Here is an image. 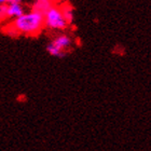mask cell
<instances>
[{"mask_svg":"<svg viewBox=\"0 0 151 151\" xmlns=\"http://www.w3.org/2000/svg\"><path fill=\"white\" fill-rule=\"evenodd\" d=\"M17 32L24 35L36 36L41 32L44 25V16L35 12L24 13L11 23Z\"/></svg>","mask_w":151,"mask_h":151,"instance_id":"1","label":"cell"},{"mask_svg":"<svg viewBox=\"0 0 151 151\" xmlns=\"http://www.w3.org/2000/svg\"><path fill=\"white\" fill-rule=\"evenodd\" d=\"M44 24L53 29H64L67 26L60 11V6L52 4L47 12L44 14Z\"/></svg>","mask_w":151,"mask_h":151,"instance_id":"2","label":"cell"},{"mask_svg":"<svg viewBox=\"0 0 151 151\" xmlns=\"http://www.w3.org/2000/svg\"><path fill=\"white\" fill-rule=\"evenodd\" d=\"M6 4L8 6V9H6L8 19L10 17L17 19L24 14V10H23L19 0H9V1H6Z\"/></svg>","mask_w":151,"mask_h":151,"instance_id":"3","label":"cell"},{"mask_svg":"<svg viewBox=\"0 0 151 151\" xmlns=\"http://www.w3.org/2000/svg\"><path fill=\"white\" fill-rule=\"evenodd\" d=\"M51 6H52V2L49 0H38L34 3L32 12L38 13V14L44 16V14L47 12V10L50 9Z\"/></svg>","mask_w":151,"mask_h":151,"instance_id":"4","label":"cell"},{"mask_svg":"<svg viewBox=\"0 0 151 151\" xmlns=\"http://www.w3.org/2000/svg\"><path fill=\"white\" fill-rule=\"evenodd\" d=\"M60 11H62V15H63L66 24H70V23H73V6H70V4H68V3H66V4H64V6H60Z\"/></svg>","mask_w":151,"mask_h":151,"instance_id":"5","label":"cell"},{"mask_svg":"<svg viewBox=\"0 0 151 151\" xmlns=\"http://www.w3.org/2000/svg\"><path fill=\"white\" fill-rule=\"evenodd\" d=\"M52 43H53L54 47H57L58 50L63 52L64 49H66V47L70 44V39L67 37V36H60L57 39L52 41Z\"/></svg>","mask_w":151,"mask_h":151,"instance_id":"6","label":"cell"},{"mask_svg":"<svg viewBox=\"0 0 151 151\" xmlns=\"http://www.w3.org/2000/svg\"><path fill=\"white\" fill-rule=\"evenodd\" d=\"M3 32H6L8 36H11V37H17V36H19V32L16 30L15 27L11 23L3 27Z\"/></svg>","mask_w":151,"mask_h":151,"instance_id":"7","label":"cell"},{"mask_svg":"<svg viewBox=\"0 0 151 151\" xmlns=\"http://www.w3.org/2000/svg\"><path fill=\"white\" fill-rule=\"evenodd\" d=\"M47 51L51 54V55H53V56H60H60H64V52H62V51H60L58 49H57V47H54L52 42H51V43L47 45Z\"/></svg>","mask_w":151,"mask_h":151,"instance_id":"8","label":"cell"},{"mask_svg":"<svg viewBox=\"0 0 151 151\" xmlns=\"http://www.w3.org/2000/svg\"><path fill=\"white\" fill-rule=\"evenodd\" d=\"M6 9H8V6L6 3L3 4H0V22H3L8 19V14H6Z\"/></svg>","mask_w":151,"mask_h":151,"instance_id":"9","label":"cell"},{"mask_svg":"<svg viewBox=\"0 0 151 151\" xmlns=\"http://www.w3.org/2000/svg\"><path fill=\"white\" fill-rule=\"evenodd\" d=\"M3 3H6L4 0H0V4H3Z\"/></svg>","mask_w":151,"mask_h":151,"instance_id":"10","label":"cell"}]
</instances>
